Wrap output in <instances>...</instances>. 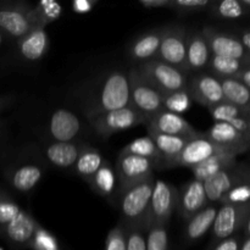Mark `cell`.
Here are the masks:
<instances>
[{"mask_svg": "<svg viewBox=\"0 0 250 250\" xmlns=\"http://www.w3.org/2000/svg\"><path fill=\"white\" fill-rule=\"evenodd\" d=\"M127 106H129L128 75L122 71H112L88 98L84 111L90 120Z\"/></svg>", "mask_w": 250, "mask_h": 250, "instance_id": "obj_1", "label": "cell"}, {"mask_svg": "<svg viewBox=\"0 0 250 250\" xmlns=\"http://www.w3.org/2000/svg\"><path fill=\"white\" fill-rule=\"evenodd\" d=\"M154 176L120 190V210L125 226H143L148 229Z\"/></svg>", "mask_w": 250, "mask_h": 250, "instance_id": "obj_2", "label": "cell"}, {"mask_svg": "<svg viewBox=\"0 0 250 250\" xmlns=\"http://www.w3.org/2000/svg\"><path fill=\"white\" fill-rule=\"evenodd\" d=\"M137 70L161 94L177 92V90H187V75L163 61L156 59L146 61L141 63Z\"/></svg>", "mask_w": 250, "mask_h": 250, "instance_id": "obj_3", "label": "cell"}, {"mask_svg": "<svg viewBox=\"0 0 250 250\" xmlns=\"http://www.w3.org/2000/svg\"><path fill=\"white\" fill-rule=\"evenodd\" d=\"M128 75L129 105L134 110L150 119L159 111L164 110L163 94L153 87L137 68H131Z\"/></svg>", "mask_w": 250, "mask_h": 250, "instance_id": "obj_4", "label": "cell"}, {"mask_svg": "<svg viewBox=\"0 0 250 250\" xmlns=\"http://www.w3.org/2000/svg\"><path fill=\"white\" fill-rule=\"evenodd\" d=\"M187 34V29L183 26L165 27L156 60L168 63L185 73L187 72L186 67Z\"/></svg>", "mask_w": 250, "mask_h": 250, "instance_id": "obj_5", "label": "cell"}, {"mask_svg": "<svg viewBox=\"0 0 250 250\" xmlns=\"http://www.w3.org/2000/svg\"><path fill=\"white\" fill-rule=\"evenodd\" d=\"M42 27L33 7L21 4L0 10V28L16 39ZM44 28V27H42Z\"/></svg>", "mask_w": 250, "mask_h": 250, "instance_id": "obj_6", "label": "cell"}, {"mask_svg": "<svg viewBox=\"0 0 250 250\" xmlns=\"http://www.w3.org/2000/svg\"><path fill=\"white\" fill-rule=\"evenodd\" d=\"M146 122V117L139 114L131 105L90 119V124L94 131L104 138H107L116 132L133 128Z\"/></svg>", "mask_w": 250, "mask_h": 250, "instance_id": "obj_7", "label": "cell"}, {"mask_svg": "<svg viewBox=\"0 0 250 250\" xmlns=\"http://www.w3.org/2000/svg\"><path fill=\"white\" fill-rule=\"evenodd\" d=\"M250 219V204L232 205L222 204L217 210L212 224V236L214 241L236 236L242 231L247 220Z\"/></svg>", "mask_w": 250, "mask_h": 250, "instance_id": "obj_8", "label": "cell"}, {"mask_svg": "<svg viewBox=\"0 0 250 250\" xmlns=\"http://www.w3.org/2000/svg\"><path fill=\"white\" fill-rule=\"evenodd\" d=\"M178 189L161 180H155L149 211V225H168L171 215L177 208ZM148 225V226H149Z\"/></svg>", "mask_w": 250, "mask_h": 250, "instance_id": "obj_9", "label": "cell"}, {"mask_svg": "<svg viewBox=\"0 0 250 250\" xmlns=\"http://www.w3.org/2000/svg\"><path fill=\"white\" fill-rule=\"evenodd\" d=\"M200 32L207 41L211 55L237 59L243 61L244 65L250 66V54L244 50L238 37L208 26Z\"/></svg>", "mask_w": 250, "mask_h": 250, "instance_id": "obj_10", "label": "cell"}, {"mask_svg": "<svg viewBox=\"0 0 250 250\" xmlns=\"http://www.w3.org/2000/svg\"><path fill=\"white\" fill-rule=\"evenodd\" d=\"M243 182H250V171L247 164H242L233 168L221 171L203 182L208 202H220V199L229 189Z\"/></svg>", "mask_w": 250, "mask_h": 250, "instance_id": "obj_11", "label": "cell"}, {"mask_svg": "<svg viewBox=\"0 0 250 250\" xmlns=\"http://www.w3.org/2000/svg\"><path fill=\"white\" fill-rule=\"evenodd\" d=\"M154 167L155 164L148 159L129 154H120L115 166V172L117 180L120 181L121 189L154 176Z\"/></svg>", "mask_w": 250, "mask_h": 250, "instance_id": "obj_12", "label": "cell"}, {"mask_svg": "<svg viewBox=\"0 0 250 250\" xmlns=\"http://www.w3.org/2000/svg\"><path fill=\"white\" fill-rule=\"evenodd\" d=\"M146 128H150L159 133L181 137V138L188 139V141L203 137V133L197 131L181 115L173 114V112L166 111V110H161L158 114L146 120Z\"/></svg>", "mask_w": 250, "mask_h": 250, "instance_id": "obj_13", "label": "cell"}, {"mask_svg": "<svg viewBox=\"0 0 250 250\" xmlns=\"http://www.w3.org/2000/svg\"><path fill=\"white\" fill-rule=\"evenodd\" d=\"M220 153L232 154L229 151H227L226 149L221 148V146H216L215 143L210 142L203 134V137L190 139V141H188L186 143V146H183V149L178 154L177 158L171 163L170 167L181 166V167L193 168L197 165H199V164H202L203 161L207 160V159L211 158L215 154Z\"/></svg>", "mask_w": 250, "mask_h": 250, "instance_id": "obj_14", "label": "cell"}, {"mask_svg": "<svg viewBox=\"0 0 250 250\" xmlns=\"http://www.w3.org/2000/svg\"><path fill=\"white\" fill-rule=\"evenodd\" d=\"M187 92L190 99L205 107L214 106L224 102L221 83L211 73H199L187 83Z\"/></svg>", "mask_w": 250, "mask_h": 250, "instance_id": "obj_15", "label": "cell"}, {"mask_svg": "<svg viewBox=\"0 0 250 250\" xmlns=\"http://www.w3.org/2000/svg\"><path fill=\"white\" fill-rule=\"evenodd\" d=\"M203 134L210 142L226 149L227 151L234 154L236 156L248 151L250 146V138H247L243 134L239 133L227 122H215Z\"/></svg>", "mask_w": 250, "mask_h": 250, "instance_id": "obj_16", "label": "cell"}, {"mask_svg": "<svg viewBox=\"0 0 250 250\" xmlns=\"http://www.w3.org/2000/svg\"><path fill=\"white\" fill-rule=\"evenodd\" d=\"M207 194L204 190V185L197 180L189 181L178 189L177 211L183 220H189L197 212L208 207Z\"/></svg>", "mask_w": 250, "mask_h": 250, "instance_id": "obj_17", "label": "cell"}, {"mask_svg": "<svg viewBox=\"0 0 250 250\" xmlns=\"http://www.w3.org/2000/svg\"><path fill=\"white\" fill-rule=\"evenodd\" d=\"M81 131V122L75 114L59 109L51 115L49 132L55 142H71Z\"/></svg>", "mask_w": 250, "mask_h": 250, "instance_id": "obj_18", "label": "cell"}, {"mask_svg": "<svg viewBox=\"0 0 250 250\" xmlns=\"http://www.w3.org/2000/svg\"><path fill=\"white\" fill-rule=\"evenodd\" d=\"M164 31H165V27L156 28L134 39L128 48V53L132 60L144 63L146 61L156 59Z\"/></svg>", "mask_w": 250, "mask_h": 250, "instance_id": "obj_19", "label": "cell"}, {"mask_svg": "<svg viewBox=\"0 0 250 250\" xmlns=\"http://www.w3.org/2000/svg\"><path fill=\"white\" fill-rule=\"evenodd\" d=\"M211 56L207 41L202 32H192L187 34V48H186V67L188 71L200 72L208 67Z\"/></svg>", "mask_w": 250, "mask_h": 250, "instance_id": "obj_20", "label": "cell"}, {"mask_svg": "<svg viewBox=\"0 0 250 250\" xmlns=\"http://www.w3.org/2000/svg\"><path fill=\"white\" fill-rule=\"evenodd\" d=\"M49 37L45 28L33 29L23 38L19 39V51L27 61H39L48 53Z\"/></svg>", "mask_w": 250, "mask_h": 250, "instance_id": "obj_21", "label": "cell"}, {"mask_svg": "<svg viewBox=\"0 0 250 250\" xmlns=\"http://www.w3.org/2000/svg\"><path fill=\"white\" fill-rule=\"evenodd\" d=\"M5 226H6L5 231L7 237L14 243L29 246L39 225L29 212L21 210L20 214Z\"/></svg>", "mask_w": 250, "mask_h": 250, "instance_id": "obj_22", "label": "cell"}, {"mask_svg": "<svg viewBox=\"0 0 250 250\" xmlns=\"http://www.w3.org/2000/svg\"><path fill=\"white\" fill-rule=\"evenodd\" d=\"M237 166V156L233 154L229 153H220L215 154L211 158L207 159L202 164L197 165L195 167L190 168L192 170L194 180L199 182L209 180L212 176L217 175L219 172L229 168H233Z\"/></svg>", "mask_w": 250, "mask_h": 250, "instance_id": "obj_23", "label": "cell"}, {"mask_svg": "<svg viewBox=\"0 0 250 250\" xmlns=\"http://www.w3.org/2000/svg\"><path fill=\"white\" fill-rule=\"evenodd\" d=\"M83 146L72 142H53L45 149V156L54 166L67 168L75 165Z\"/></svg>", "mask_w": 250, "mask_h": 250, "instance_id": "obj_24", "label": "cell"}, {"mask_svg": "<svg viewBox=\"0 0 250 250\" xmlns=\"http://www.w3.org/2000/svg\"><path fill=\"white\" fill-rule=\"evenodd\" d=\"M148 131V137H150L151 141L158 148L159 153H160L161 158H163L164 166L170 167L171 163L175 160L186 146L188 139L181 138V137L176 136H168V134L159 133V132L153 131L150 128H146Z\"/></svg>", "mask_w": 250, "mask_h": 250, "instance_id": "obj_25", "label": "cell"}, {"mask_svg": "<svg viewBox=\"0 0 250 250\" xmlns=\"http://www.w3.org/2000/svg\"><path fill=\"white\" fill-rule=\"evenodd\" d=\"M216 205H208L204 209L187 220L186 225V237L189 242L198 241L202 238L212 227L215 216L217 214Z\"/></svg>", "mask_w": 250, "mask_h": 250, "instance_id": "obj_26", "label": "cell"}, {"mask_svg": "<svg viewBox=\"0 0 250 250\" xmlns=\"http://www.w3.org/2000/svg\"><path fill=\"white\" fill-rule=\"evenodd\" d=\"M225 102L236 105L250 115V90L233 78H219Z\"/></svg>", "mask_w": 250, "mask_h": 250, "instance_id": "obj_27", "label": "cell"}, {"mask_svg": "<svg viewBox=\"0 0 250 250\" xmlns=\"http://www.w3.org/2000/svg\"><path fill=\"white\" fill-rule=\"evenodd\" d=\"M103 164L104 159L97 149L83 146L75 163V170L80 177L89 182Z\"/></svg>", "mask_w": 250, "mask_h": 250, "instance_id": "obj_28", "label": "cell"}, {"mask_svg": "<svg viewBox=\"0 0 250 250\" xmlns=\"http://www.w3.org/2000/svg\"><path fill=\"white\" fill-rule=\"evenodd\" d=\"M120 154H129V155L141 156V158L148 159V160L153 161L155 166L164 165L163 158H161L160 153H159L158 148L151 141L150 137H141V138L134 139L129 144H127Z\"/></svg>", "mask_w": 250, "mask_h": 250, "instance_id": "obj_29", "label": "cell"}, {"mask_svg": "<svg viewBox=\"0 0 250 250\" xmlns=\"http://www.w3.org/2000/svg\"><path fill=\"white\" fill-rule=\"evenodd\" d=\"M116 181L117 176L115 170L109 163L104 161V164L100 166L99 170L88 183L100 195L109 198L114 194L115 188H116Z\"/></svg>", "mask_w": 250, "mask_h": 250, "instance_id": "obj_30", "label": "cell"}, {"mask_svg": "<svg viewBox=\"0 0 250 250\" xmlns=\"http://www.w3.org/2000/svg\"><path fill=\"white\" fill-rule=\"evenodd\" d=\"M43 177V170L37 165H23L17 168L11 177L14 188L20 192H28L33 189Z\"/></svg>", "mask_w": 250, "mask_h": 250, "instance_id": "obj_31", "label": "cell"}, {"mask_svg": "<svg viewBox=\"0 0 250 250\" xmlns=\"http://www.w3.org/2000/svg\"><path fill=\"white\" fill-rule=\"evenodd\" d=\"M243 61L225 56L211 55L208 62V67L212 76L216 78H233L244 67Z\"/></svg>", "mask_w": 250, "mask_h": 250, "instance_id": "obj_32", "label": "cell"}, {"mask_svg": "<svg viewBox=\"0 0 250 250\" xmlns=\"http://www.w3.org/2000/svg\"><path fill=\"white\" fill-rule=\"evenodd\" d=\"M212 14L219 19L224 20H237L246 16L249 12L242 5L241 0H222L219 2H212Z\"/></svg>", "mask_w": 250, "mask_h": 250, "instance_id": "obj_33", "label": "cell"}, {"mask_svg": "<svg viewBox=\"0 0 250 250\" xmlns=\"http://www.w3.org/2000/svg\"><path fill=\"white\" fill-rule=\"evenodd\" d=\"M192 104L189 94L187 90H177L163 94V106L166 111L173 112V114H183L187 111Z\"/></svg>", "mask_w": 250, "mask_h": 250, "instance_id": "obj_34", "label": "cell"}, {"mask_svg": "<svg viewBox=\"0 0 250 250\" xmlns=\"http://www.w3.org/2000/svg\"><path fill=\"white\" fill-rule=\"evenodd\" d=\"M208 110H209L210 115H211L212 119L216 122H227V124H229V121L237 119V117L250 116L249 114L244 112L243 110L239 109L238 106L231 104V103L225 102V100L219 103V104L214 105V106L208 107Z\"/></svg>", "mask_w": 250, "mask_h": 250, "instance_id": "obj_35", "label": "cell"}, {"mask_svg": "<svg viewBox=\"0 0 250 250\" xmlns=\"http://www.w3.org/2000/svg\"><path fill=\"white\" fill-rule=\"evenodd\" d=\"M167 225H149L146 229V250H167Z\"/></svg>", "mask_w": 250, "mask_h": 250, "instance_id": "obj_36", "label": "cell"}, {"mask_svg": "<svg viewBox=\"0 0 250 250\" xmlns=\"http://www.w3.org/2000/svg\"><path fill=\"white\" fill-rule=\"evenodd\" d=\"M33 9L38 16L42 27H44V28L46 27V24L56 21L62 14V6L59 2L53 1V0H42Z\"/></svg>", "mask_w": 250, "mask_h": 250, "instance_id": "obj_37", "label": "cell"}, {"mask_svg": "<svg viewBox=\"0 0 250 250\" xmlns=\"http://www.w3.org/2000/svg\"><path fill=\"white\" fill-rule=\"evenodd\" d=\"M250 199V182H243L234 186L232 189H229L224 197L220 199L222 204H232V205H242L249 204Z\"/></svg>", "mask_w": 250, "mask_h": 250, "instance_id": "obj_38", "label": "cell"}, {"mask_svg": "<svg viewBox=\"0 0 250 250\" xmlns=\"http://www.w3.org/2000/svg\"><path fill=\"white\" fill-rule=\"evenodd\" d=\"M126 227V250H146V229L143 226Z\"/></svg>", "mask_w": 250, "mask_h": 250, "instance_id": "obj_39", "label": "cell"}, {"mask_svg": "<svg viewBox=\"0 0 250 250\" xmlns=\"http://www.w3.org/2000/svg\"><path fill=\"white\" fill-rule=\"evenodd\" d=\"M33 250H59V244L54 234L44 229L39 225L36 229L31 244Z\"/></svg>", "mask_w": 250, "mask_h": 250, "instance_id": "obj_40", "label": "cell"}, {"mask_svg": "<svg viewBox=\"0 0 250 250\" xmlns=\"http://www.w3.org/2000/svg\"><path fill=\"white\" fill-rule=\"evenodd\" d=\"M105 250H126V227L120 224L109 232Z\"/></svg>", "mask_w": 250, "mask_h": 250, "instance_id": "obj_41", "label": "cell"}, {"mask_svg": "<svg viewBox=\"0 0 250 250\" xmlns=\"http://www.w3.org/2000/svg\"><path fill=\"white\" fill-rule=\"evenodd\" d=\"M211 4L209 0H172L171 9L178 12H197L211 6Z\"/></svg>", "mask_w": 250, "mask_h": 250, "instance_id": "obj_42", "label": "cell"}, {"mask_svg": "<svg viewBox=\"0 0 250 250\" xmlns=\"http://www.w3.org/2000/svg\"><path fill=\"white\" fill-rule=\"evenodd\" d=\"M20 211L21 209L16 203L7 198L0 199V225H7L11 222L20 214Z\"/></svg>", "mask_w": 250, "mask_h": 250, "instance_id": "obj_43", "label": "cell"}, {"mask_svg": "<svg viewBox=\"0 0 250 250\" xmlns=\"http://www.w3.org/2000/svg\"><path fill=\"white\" fill-rule=\"evenodd\" d=\"M242 246L241 236L236 234L229 238L222 239V241L215 242L211 250H239Z\"/></svg>", "mask_w": 250, "mask_h": 250, "instance_id": "obj_44", "label": "cell"}, {"mask_svg": "<svg viewBox=\"0 0 250 250\" xmlns=\"http://www.w3.org/2000/svg\"><path fill=\"white\" fill-rule=\"evenodd\" d=\"M139 4L146 9H171L172 0H139Z\"/></svg>", "mask_w": 250, "mask_h": 250, "instance_id": "obj_45", "label": "cell"}, {"mask_svg": "<svg viewBox=\"0 0 250 250\" xmlns=\"http://www.w3.org/2000/svg\"><path fill=\"white\" fill-rule=\"evenodd\" d=\"M95 1H89V0H76L72 2V10L77 14H87L92 11L94 7Z\"/></svg>", "mask_w": 250, "mask_h": 250, "instance_id": "obj_46", "label": "cell"}, {"mask_svg": "<svg viewBox=\"0 0 250 250\" xmlns=\"http://www.w3.org/2000/svg\"><path fill=\"white\" fill-rule=\"evenodd\" d=\"M233 80L238 81L242 84L246 85L247 88L250 89V66H244L238 73L233 77Z\"/></svg>", "mask_w": 250, "mask_h": 250, "instance_id": "obj_47", "label": "cell"}, {"mask_svg": "<svg viewBox=\"0 0 250 250\" xmlns=\"http://www.w3.org/2000/svg\"><path fill=\"white\" fill-rule=\"evenodd\" d=\"M239 41H241V44L243 45L244 50H246L247 53L250 54V32H249V29H244V31L242 32Z\"/></svg>", "mask_w": 250, "mask_h": 250, "instance_id": "obj_48", "label": "cell"}, {"mask_svg": "<svg viewBox=\"0 0 250 250\" xmlns=\"http://www.w3.org/2000/svg\"><path fill=\"white\" fill-rule=\"evenodd\" d=\"M239 250H250V237H243L241 249Z\"/></svg>", "mask_w": 250, "mask_h": 250, "instance_id": "obj_49", "label": "cell"}, {"mask_svg": "<svg viewBox=\"0 0 250 250\" xmlns=\"http://www.w3.org/2000/svg\"><path fill=\"white\" fill-rule=\"evenodd\" d=\"M1 42H2V34L0 33V44H1Z\"/></svg>", "mask_w": 250, "mask_h": 250, "instance_id": "obj_50", "label": "cell"}, {"mask_svg": "<svg viewBox=\"0 0 250 250\" xmlns=\"http://www.w3.org/2000/svg\"><path fill=\"white\" fill-rule=\"evenodd\" d=\"M0 250H2V249H1V248H0Z\"/></svg>", "mask_w": 250, "mask_h": 250, "instance_id": "obj_51", "label": "cell"}]
</instances>
